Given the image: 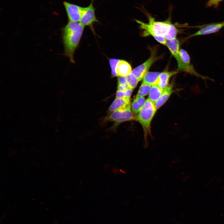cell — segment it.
<instances>
[{
    "mask_svg": "<svg viewBox=\"0 0 224 224\" xmlns=\"http://www.w3.org/2000/svg\"><path fill=\"white\" fill-rule=\"evenodd\" d=\"M84 26L80 22L69 21L62 29L64 54L75 63L74 54L79 43Z\"/></svg>",
    "mask_w": 224,
    "mask_h": 224,
    "instance_id": "obj_1",
    "label": "cell"
},
{
    "mask_svg": "<svg viewBox=\"0 0 224 224\" xmlns=\"http://www.w3.org/2000/svg\"><path fill=\"white\" fill-rule=\"evenodd\" d=\"M148 20L147 23L136 20L135 21L143 30L142 35L147 36L151 35L156 40L159 35L164 36L169 32L173 24L170 19L164 21H158L149 14L146 13Z\"/></svg>",
    "mask_w": 224,
    "mask_h": 224,
    "instance_id": "obj_2",
    "label": "cell"
},
{
    "mask_svg": "<svg viewBox=\"0 0 224 224\" xmlns=\"http://www.w3.org/2000/svg\"><path fill=\"white\" fill-rule=\"evenodd\" d=\"M156 110L154 103L148 98L136 117L141 125L145 135L150 132L151 123Z\"/></svg>",
    "mask_w": 224,
    "mask_h": 224,
    "instance_id": "obj_3",
    "label": "cell"
},
{
    "mask_svg": "<svg viewBox=\"0 0 224 224\" xmlns=\"http://www.w3.org/2000/svg\"><path fill=\"white\" fill-rule=\"evenodd\" d=\"M166 45L177 61V71L185 72L198 77H201V75L196 71L192 65H187L182 61L179 55L180 42L178 39L175 38L167 40Z\"/></svg>",
    "mask_w": 224,
    "mask_h": 224,
    "instance_id": "obj_4",
    "label": "cell"
},
{
    "mask_svg": "<svg viewBox=\"0 0 224 224\" xmlns=\"http://www.w3.org/2000/svg\"><path fill=\"white\" fill-rule=\"evenodd\" d=\"M134 119L130 107L119 109L112 112L105 119L106 121H112L114 124L112 128L115 129L120 123Z\"/></svg>",
    "mask_w": 224,
    "mask_h": 224,
    "instance_id": "obj_5",
    "label": "cell"
},
{
    "mask_svg": "<svg viewBox=\"0 0 224 224\" xmlns=\"http://www.w3.org/2000/svg\"><path fill=\"white\" fill-rule=\"evenodd\" d=\"M93 0L87 7H83L82 12L79 22L84 26H89L92 28L95 22H99L95 15Z\"/></svg>",
    "mask_w": 224,
    "mask_h": 224,
    "instance_id": "obj_6",
    "label": "cell"
},
{
    "mask_svg": "<svg viewBox=\"0 0 224 224\" xmlns=\"http://www.w3.org/2000/svg\"><path fill=\"white\" fill-rule=\"evenodd\" d=\"M155 52H152L150 57L144 63L132 70V73L139 81L143 79L144 76L148 72L150 67L157 59Z\"/></svg>",
    "mask_w": 224,
    "mask_h": 224,
    "instance_id": "obj_7",
    "label": "cell"
},
{
    "mask_svg": "<svg viewBox=\"0 0 224 224\" xmlns=\"http://www.w3.org/2000/svg\"><path fill=\"white\" fill-rule=\"evenodd\" d=\"M69 21L79 22L82 16L83 7L64 1L63 2Z\"/></svg>",
    "mask_w": 224,
    "mask_h": 224,
    "instance_id": "obj_8",
    "label": "cell"
},
{
    "mask_svg": "<svg viewBox=\"0 0 224 224\" xmlns=\"http://www.w3.org/2000/svg\"><path fill=\"white\" fill-rule=\"evenodd\" d=\"M224 26V21L209 24L201 27L199 30L189 36L187 38L215 33L219 31Z\"/></svg>",
    "mask_w": 224,
    "mask_h": 224,
    "instance_id": "obj_9",
    "label": "cell"
},
{
    "mask_svg": "<svg viewBox=\"0 0 224 224\" xmlns=\"http://www.w3.org/2000/svg\"><path fill=\"white\" fill-rule=\"evenodd\" d=\"M132 71L131 66L128 62L123 60H119L116 69L117 77H127Z\"/></svg>",
    "mask_w": 224,
    "mask_h": 224,
    "instance_id": "obj_10",
    "label": "cell"
},
{
    "mask_svg": "<svg viewBox=\"0 0 224 224\" xmlns=\"http://www.w3.org/2000/svg\"><path fill=\"white\" fill-rule=\"evenodd\" d=\"M178 72V71L171 72L165 71L161 72L157 77L155 84L161 88L164 89L168 85L170 78Z\"/></svg>",
    "mask_w": 224,
    "mask_h": 224,
    "instance_id": "obj_11",
    "label": "cell"
},
{
    "mask_svg": "<svg viewBox=\"0 0 224 224\" xmlns=\"http://www.w3.org/2000/svg\"><path fill=\"white\" fill-rule=\"evenodd\" d=\"M130 106L129 99L126 98H116L110 106L109 110V112H112L119 109L127 108Z\"/></svg>",
    "mask_w": 224,
    "mask_h": 224,
    "instance_id": "obj_12",
    "label": "cell"
},
{
    "mask_svg": "<svg viewBox=\"0 0 224 224\" xmlns=\"http://www.w3.org/2000/svg\"><path fill=\"white\" fill-rule=\"evenodd\" d=\"M173 92L172 86L171 85H168L164 89L163 91L158 100L154 103L157 110L162 106L167 100Z\"/></svg>",
    "mask_w": 224,
    "mask_h": 224,
    "instance_id": "obj_13",
    "label": "cell"
},
{
    "mask_svg": "<svg viewBox=\"0 0 224 224\" xmlns=\"http://www.w3.org/2000/svg\"><path fill=\"white\" fill-rule=\"evenodd\" d=\"M163 90L156 84L152 85L149 92L148 98L155 103L162 94Z\"/></svg>",
    "mask_w": 224,
    "mask_h": 224,
    "instance_id": "obj_14",
    "label": "cell"
},
{
    "mask_svg": "<svg viewBox=\"0 0 224 224\" xmlns=\"http://www.w3.org/2000/svg\"><path fill=\"white\" fill-rule=\"evenodd\" d=\"M161 73L159 72H148L144 76L142 82L151 86L155 84Z\"/></svg>",
    "mask_w": 224,
    "mask_h": 224,
    "instance_id": "obj_15",
    "label": "cell"
},
{
    "mask_svg": "<svg viewBox=\"0 0 224 224\" xmlns=\"http://www.w3.org/2000/svg\"><path fill=\"white\" fill-rule=\"evenodd\" d=\"M146 100L144 97H136L131 105L132 112L135 114H138Z\"/></svg>",
    "mask_w": 224,
    "mask_h": 224,
    "instance_id": "obj_16",
    "label": "cell"
},
{
    "mask_svg": "<svg viewBox=\"0 0 224 224\" xmlns=\"http://www.w3.org/2000/svg\"><path fill=\"white\" fill-rule=\"evenodd\" d=\"M152 86L142 82L136 97H144L150 92Z\"/></svg>",
    "mask_w": 224,
    "mask_h": 224,
    "instance_id": "obj_17",
    "label": "cell"
},
{
    "mask_svg": "<svg viewBox=\"0 0 224 224\" xmlns=\"http://www.w3.org/2000/svg\"><path fill=\"white\" fill-rule=\"evenodd\" d=\"M128 88L133 90L137 86L139 81L132 73L127 77Z\"/></svg>",
    "mask_w": 224,
    "mask_h": 224,
    "instance_id": "obj_18",
    "label": "cell"
},
{
    "mask_svg": "<svg viewBox=\"0 0 224 224\" xmlns=\"http://www.w3.org/2000/svg\"><path fill=\"white\" fill-rule=\"evenodd\" d=\"M179 55L182 61L184 64L189 65H191L190 56L186 50L183 49L180 50Z\"/></svg>",
    "mask_w": 224,
    "mask_h": 224,
    "instance_id": "obj_19",
    "label": "cell"
},
{
    "mask_svg": "<svg viewBox=\"0 0 224 224\" xmlns=\"http://www.w3.org/2000/svg\"><path fill=\"white\" fill-rule=\"evenodd\" d=\"M177 30L174 24H172L167 33L164 36L167 40H170L176 38Z\"/></svg>",
    "mask_w": 224,
    "mask_h": 224,
    "instance_id": "obj_20",
    "label": "cell"
},
{
    "mask_svg": "<svg viewBox=\"0 0 224 224\" xmlns=\"http://www.w3.org/2000/svg\"><path fill=\"white\" fill-rule=\"evenodd\" d=\"M119 60V59L118 58H112L109 60V63L111 69V75L112 77L117 76L116 69Z\"/></svg>",
    "mask_w": 224,
    "mask_h": 224,
    "instance_id": "obj_21",
    "label": "cell"
},
{
    "mask_svg": "<svg viewBox=\"0 0 224 224\" xmlns=\"http://www.w3.org/2000/svg\"><path fill=\"white\" fill-rule=\"evenodd\" d=\"M223 0H208L207 6L208 7L214 6L216 7L218 6L219 3Z\"/></svg>",
    "mask_w": 224,
    "mask_h": 224,
    "instance_id": "obj_22",
    "label": "cell"
},
{
    "mask_svg": "<svg viewBox=\"0 0 224 224\" xmlns=\"http://www.w3.org/2000/svg\"><path fill=\"white\" fill-rule=\"evenodd\" d=\"M118 84H128L127 77H119L118 78Z\"/></svg>",
    "mask_w": 224,
    "mask_h": 224,
    "instance_id": "obj_23",
    "label": "cell"
},
{
    "mask_svg": "<svg viewBox=\"0 0 224 224\" xmlns=\"http://www.w3.org/2000/svg\"><path fill=\"white\" fill-rule=\"evenodd\" d=\"M128 88V84H118V90L124 91Z\"/></svg>",
    "mask_w": 224,
    "mask_h": 224,
    "instance_id": "obj_24",
    "label": "cell"
},
{
    "mask_svg": "<svg viewBox=\"0 0 224 224\" xmlns=\"http://www.w3.org/2000/svg\"><path fill=\"white\" fill-rule=\"evenodd\" d=\"M116 97L117 98H125V91L117 90L116 93Z\"/></svg>",
    "mask_w": 224,
    "mask_h": 224,
    "instance_id": "obj_25",
    "label": "cell"
},
{
    "mask_svg": "<svg viewBox=\"0 0 224 224\" xmlns=\"http://www.w3.org/2000/svg\"><path fill=\"white\" fill-rule=\"evenodd\" d=\"M133 89L130 88H128L125 91V98L129 99L132 92Z\"/></svg>",
    "mask_w": 224,
    "mask_h": 224,
    "instance_id": "obj_26",
    "label": "cell"
}]
</instances>
